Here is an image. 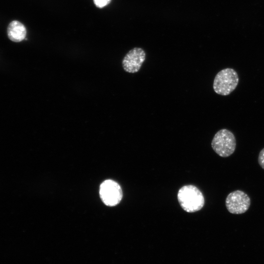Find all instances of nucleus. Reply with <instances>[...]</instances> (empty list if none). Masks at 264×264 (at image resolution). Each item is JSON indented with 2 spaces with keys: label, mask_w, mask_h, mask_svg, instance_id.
Listing matches in <instances>:
<instances>
[{
  "label": "nucleus",
  "mask_w": 264,
  "mask_h": 264,
  "mask_svg": "<svg viewBox=\"0 0 264 264\" xmlns=\"http://www.w3.org/2000/svg\"><path fill=\"white\" fill-rule=\"evenodd\" d=\"M177 199L182 208L187 212L200 210L204 206V198L201 192L193 185H185L178 191Z\"/></svg>",
  "instance_id": "1"
},
{
  "label": "nucleus",
  "mask_w": 264,
  "mask_h": 264,
  "mask_svg": "<svg viewBox=\"0 0 264 264\" xmlns=\"http://www.w3.org/2000/svg\"><path fill=\"white\" fill-rule=\"evenodd\" d=\"M239 83V76L233 69L226 68L219 71L213 82L215 92L221 95H228L234 91Z\"/></svg>",
  "instance_id": "2"
},
{
  "label": "nucleus",
  "mask_w": 264,
  "mask_h": 264,
  "mask_svg": "<svg viewBox=\"0 0 264 264\" xmlns=\"http://www.w3.org/2000/svg\"><path fill=\"white\" fill-rule=\"evenodd\" d=\"M211 146L215 152L220 156L228 157L235 151V136L230 131L225 129H221L215 134Z\"/></svg>",
  "instance_id": "3"
},
{
  "label": "nucleus",
  "mask_w": 264,
  "mask_h": 264,
  "mask_svg": "<svg viewBox=\"0 0 264 264\" xmlns=\"http://www.w3.org/2000/svg\"><path fill=\"white\" fill-rule=\"evenodd\" d=\"M99 194L104 203L109 206H114L119 204L123 197L119 184L111 179L106 180L101 183Z\"/></svg>",
  "instance_id": "4"
},
{
  "label": "nucleus",
  "mask_w": 264,
  "mask_h": 264,
  "mask_svg": "<svg viewBox=\"0 0 264 264\" xmlns=\"http://www.w3.org/2000/svg\"><path fill=\"white\" fill-rule=\"evenodd\" d=\"M251 200L244 192L236 190L229 193L225 199L227 210L233 214H242L246 212L250 206Z\"/></svg>",
  "instance_id": "5"
},
{
  "label": "nucleus",
  "mask_w": 264,
  "mask_h": 264,
  "mask_svg": "<svg viewBox=\"0 0 264 264\" xmlns=\"http://www.w3.org/2000/svg\"><path fill=\"white\" fill-rule=\"evenodd\" d=\"M145 58L144 50L140 47H134L124 57L122 63L123 68L127 72L136 73L140 69Z\"/></svg>",
  "instance_id": "6"
},
{
  "label": "nucleus",
  "mask_w": 264,
  "mask_h": 264,
  "mask_svg": "<svg viewBox=\"0 0 264 264\" xmlns=\"http://www.w3.org/2000/svg\"><path fill=\"white\" fill-rule=\"evenodd\" d=\"M8 38L16 43L23 41L26 35V29L24 25L20 22L14 20L11 22L7 28Z\"/></svg>",
  "instance_id": "7"
},
{
  "label": "nucleus",
  "mask_w": 264,
  "mask_h": 264,
  "mask_svg": "<svg viewBox=\"0 0 264 264\" xmlns=\"http://www.w3.org/2000/svg\"><path fill=\"white\" fill-rule=\"evenodd\" d=\"M111 0H93L95 5L99 8H102L108 5Z\"/></svg>",
  "instance_id": "8"
},
{
  "label": "nucleus",
  "mask_w": 264,
  "mask_h": 264,
  "mask_svg": "<svg viewBox=\"0 0 264 264\" xmlns=\"http://www.w3.org/2000/svg\"><path fill=\"white\" fill-rule=\"evenodd\" d=\"M258 163L260 166L264 170V148H263L259 153Z\"/></svg>",
  "instance_id": "9"
}]
</instances>
